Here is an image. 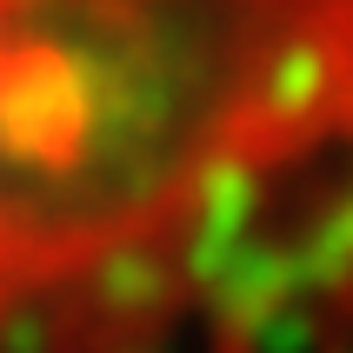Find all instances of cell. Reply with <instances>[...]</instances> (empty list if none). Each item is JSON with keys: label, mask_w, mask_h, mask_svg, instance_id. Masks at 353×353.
I'll return each instance as SVG.
<instances>
[{"label": "cell", "mask_w": 353, "mask_h": 353, "mask_svg": "<svg viewBox=\"0 0 353 353\" xmlns=\"http://www.w3.org/2000/svg\"><path fill=\"white\" fill-rule=\"evenodd\" d=\"M353 334V0H0V353Z\"/></svg>", "instance_id": "obj_1"}]
</instances>
